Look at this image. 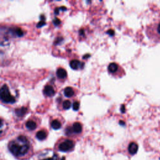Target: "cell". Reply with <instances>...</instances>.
<instances>
[{"mask_svg":"<svg viewBox=\"0 0 160 160\" xmlns=\"http://www.w3.org/2000/svg\"><path fill=\"white\" fill-rule=\"evenodd\" d=\"M10 152L16 158L24 160L29 158L32 152V148L29 140L24 135H19L8 143Z\"/></svg>","mask_w":160,"mask_h":160,"instance_id":"cell-1","label":"cell"},{"mask_svg":"<svg viewBox=\"0 0 160 160\" xmlns=\"http://www.w3.org/2000/svg\"><path fill=\"white\" fill-rule=\"evenodd\" d=\"M146 32L151 39L160 42V18L156 19L147 27Z\"/></svg>","mask_w":160,"mask_h":160,"instance_id":"cell-2","label":"cell"},{"mask_svg":"<svg viewBox=\"0 0 160 160\" xmlns=\"http://www.w3.org/2000/svg\"><path fill=\"white\" fill-rule=\"evenodd\" d=\"M57 149L61 152H70L73 150L74 148V142L69 139H65L58 142Z\"/></svg>","mask_w":160,"mask_h":160,"instance_id":"cell-3","label":"cell"},{"mask_svg":"<svg viewBox=\"0 0 160 160\" xmlns=\"http://www.w3.org/2000/svg\"><path fill=\"white\" fill-rule=\"evenodd\" d=\"M36 160H59V158L52 150L46 149L39 153Z\"/></svg>","mask_w":160,"mask_h":160,"instance_id":"cell-4","label":"cell"},{"mask_svg":"<svg viewBox=\"0 0 160 160\" xmlns=\"http://www.w3.org/2000/svg\"><path fill=\"white\" fill-rule=\"evenodd\" d=\"M0 98L1 101L6 103H14L15 102V98L9 92L6 84H4L1 88Z\"/></svg>","mask_w":160,"mask_h":160,"instance_id":"cell-5","label":"cell"},{"mask_svg":"<svg viewBox=\"0 0 160 160\" xmlns=\"http://www.w3.org/2000/svg\"><path fill=\"white\" fill-rule=\"evenodd\" d=\"M81 131H82V126H81V124L78 122H76L73 124L71 128L66 129V133L67 134H70L72 132L79 134V133L81 132Z\"/></svg>","mask_w":160,"mask_h":160,"instance_id":"cell-6","label":"cell"},{"mask_svg":"<svg viewBox=\"0 0 160 160\" xmlns=\"http://www.w3.org/2000/svg\"><path fill=\"white\" fill-rule=\"evenodd\" d=\"M43 93L46 96H52L54 93L55 91L53 87L51 85H46L43 89Z\"/></svg>","mask_w":160,"mask_h":160,"instance_id":"cell-7","label":"cell"},{"mask_svg":"<svg viewBox=\"0 0 160 160\" xmlns=\"http://www.w3.org/2000/svg\"><path fill=\"white\" fill-rule=\"evenodd\" d=\"M138 150V145L135 142H131L128 146L129 153L131 155L135 154Z\"/></svg>","mask_w":160,"mask_h":160,"instance_id":"cell-8","label":"cell"},{"mask_svg":"<svg viewBox=\"0 0 160 160\" xmlns=\"http://www.w3.org/2000/svg\"><path fill=\"white\" fill-rule=\"evenodd\" d=\"M36 137L40 141H42L45 139L47 137V132L44 130H39L36 134Z\"/></svg>","mask_w":160,"mask_h":160,"instance_id":"cell-9","label":"cell"},{"mask_svg":"<svg viewBox=\"0 0 160 160\" xmlns=\"http://www.w3.org/2000/svg\"><path fill=\"white\" fill-rule=\"evenodd\" d=\"M56 74L59 79H64L67 76V72L64 68H59L57 69Z\"/></svg>","mask_w":160,"mask_h":160,"instance_id":"cell-10","label":"cell"},{"mask_svg":"<svg viewBox=\"0 0 160 160\" xmlns=\"http://www.w3.org/2000/svg\"><path fill=\"white\" fill-rule=\"evenodd\" d=\"M25 125H26V127L29 130H31V131L34 130L37 127V125H36V123L35 122V121H34L31 119H29V120L27 121Z\"/></svg>","mask_w":160,"mask_h":160,"instance_id":"cell-11","label":"cell"},{"mask_svg":"<svg viewBox=\"0 0 160 160\" xmlns=\"http://www.w3.org/2000/svg\"><path fill=\"white\" fill-rule=\"evenodd\" d=\"M81 62L77 60V59H73L72 61H71L70 63H69V65H70V67L72 69H78L81 65Z\"/></svg>","mask_w":160,"mask_h":160,"instance_id":"cell-12","label":"cell"},{"mask_svg":"<svg viewBox=\"0 0 160 160\" xmlns=\"http://www.w3.org/2000/svg\"><path fill=\"white\" fill-rule=\"evenodd\" d=\"M26 112H27V108L25 107H22L21 108H18L15 109V113L19 117H21L24 116Z\"/></svg>","mask_w":160,"mask_h":160,"instance_id":"cell-13","label":"cell"},{"mask_svg":"<svg viewBox=\"0 0 160 160\" xmlns=\"http://www.w3.org/2000/svg\"><path fill=\"white\" fill-rule=\"evenodd\" d=\"M64 94L66 97H71L74 95V92L72 88L71 87H66L64 89Z\"/></svg>","mask_w":160,"mask_h":160,"instance_id":"cell-14","label":"cell"},{"mask_svg":"<svg viewBox=\"0 0 160 160\" xmlns=\"http://www.w3.org/2000/svg\"><path fill=\"white\" fill-rule=\"evenodd\" d=\"M118 68V64H117L116 63H115V62H111V63H110V64L108 65V71H109L110 72L113 73V72H115L117 71Z\"/></svg>","mask_w":160,"mask_h":160,"instance_id":"cell-15","label":"cell"},{"mask_svg":"<svg viewBox=\"0 0 160 160\" xmlns=\"http://www.w3.org/2000/svg\"><path fill=\"white\" fill-rule=\"evenodd\" d=\"M51 126L52 128H53L54 129H58L61 128V124L60 121H58V119H54L51 121Z\"/></svg>","mask_w":160,"mask_h":160,"instance_id":"cell-16","label":"cell"},{"mask_svg":"<svg viewBox=\"0 0 160 160\" xmlns=\"http://www.w3.org/2000/svg\"><path fill=\"white\" fill-rule=\"evenodd\" d=\"M71 103L69 100H65L62 104V106L64 109H68L71 107Z\"/></svg>","mask_w":160,"mask_h":160,"instance_id":"cell-17","label":"cell"},{"mask_svg":"<svg viewBox=\"0 0 160 160\" xmlns=\"http://www.w3.org/2000/svg\"><path fill=\"white\" fill-rule=\"evenodd\" d=\"M41 21H40L38 24H37V28H41L43 26H44L46 24V22L45 21H44V17L43 15H41Z\"/></svg>","mask_w":160,"mask_h":160,"instance_id":"cell-18","label":"cell"},{"mask_svg":"<svg viewBox=\"0 0 160 160\" xmlns=\"http://www.w3.org/2000/svg\"><path fill=\"white\" fill-rule=\"evenodd\" d=\"M15 32H16V34L18 36H19V37L22 36L23 34H24V32H23L22 30L21 29L19 28H16V29H15Z\"/></svg>","mask_w":160,"mask_h":160,"instance_id":"cell-19","label":"cell"},{"mask_svg":"<svg viewBox=\"0 0 160 160\" xmlns=\"http://www.w3.org/2000/svg\"><path fill=\"white\" fill-rule=\"evenodd\" d=\"M72 108L74 111H78L79 108V103L78 101H75L73 102L72 104Z\"/></svg>","mask_w":160,"mask_h":160,"instance_id":"cell-20","label":"cell"},{"mask_svg":"<svg viewBox=\"0 0 160 160\" xmlns=\"http://www.w3.org/2000/svg\"><path fill=\"white\" fill-rule=\"evenodd\" d=\"M52 22L53 24L55 25V26H58L60 23H61V21L59 19H58V18H55L53 21H52Z\"/></svg>","mask_w":160,"mask_h":160,"instance_id":"cell-21","label":"cell"},{"mask_svg":"<svg viewBox=\"0 0 160 160\" xmlns=\"http://www.w3.org/2000/svg\"><path fill=\"white\" fill-rule=\"evenodd\" d=\"M106 32H107V34H108L109 35H110L111 36L114 34V31L112 29H109V30H108V31Z\"/></svg>","mask_w":160,"mask_h":160,"instance_id":"cell-22","label":"cell"},{"mask_svg":"<svg viewBox=\"0 0 160 160\" xmlns=\"http://www.w3.org/2000/svg\"><path fill=\"white\" fill-rule=\"evenodd\" d=\"M121 111L122 112H125V107H124V104H122V105L121 106Z\"/></svg>","mask_w":160,"mask_h":160,"instance_id":"cell-23","label":"cell"},{"mask_svg":"<svg viewBox=\"0 0 160 160\" xmlns=\"http://www.w3.org/2000/svg\"><path fill=\"white\" fill-rule=\"evenodd\" d=\"M59 8H56L55 9H54V13L56 14H58L59 13Z\"/></svg>","mask_w":160,"mask_h":160,"instance_id":"cell-24","label":"cell"},{"mask_svg":"<svg viewBox=\"0 0 160 160\" xmlns=\"http://www.w3.org/2000/svg\"><path fill=\"white\" fill-rule=\"evenodd\" d=\"M119 124L121 125V126H124V125L125 124V122H124L123 121H122V120H120L119 122Z\"/></svg>","mask_w":160,"mask_h":160,"instance_id":"cell-25","label":"cell"},{"mask_svg":"<svg viewBox=\"0 0 160 160\" xmlns=\"http://www.w3.org/2000/svg\"><path fill=\"white\" fill-rule=\"evenodd\" d=\"M60 10H62V11H66V8L64 7V6H61L59 8Z\"/></svg>","mask_w":160,"mask_h":160,"instance_id":"cell-26","label":"cell"},{"mask_svg":"<svg viewBox=\"0 0 160 160\" xmlns=\"http://www.w3.org/2000/svg\"><path fill=\"white\" fill-rule=\"evenodd\" d=\"M90 56V54H86V55H84L83 57H82V58L83 59H86V58H89Z\"/></svg>","mask_w":160,"mask_h":160,"instance_id":"cell-27","label":"cell"},{"mask_svg":"<svg viewBox=\"0 0 160 160\" xmlns=\"http://www.w3.org/2000/svg\"><path fill=\"white\" fill-rule=\"evenodd\" d=\"M79 34H80V35H83L84 34V31L82 29H81L79 31Z\"/></svg>","mask_w":160,"mask_h":160,"instance_id":"cell-28","label":"cell"}]
</instances>
